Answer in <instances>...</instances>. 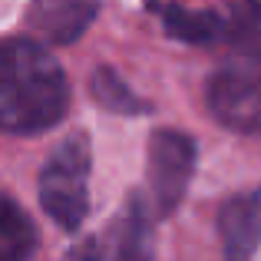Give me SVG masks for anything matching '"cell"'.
Here are the masks:
<instances>
[{"label": "cell", "mask_w": 261, "mask_h": 261, "mask_svg": "<svg viewBox=\"0 0 261 261\" xmlns=\"http://www.w3.org/2000/svg\"><path fill=\"white\" fill-rule=\"evenodd\" d=\"M93 96L106 109H113V113H129V116H133V113H146V109H149L113 70H96L93 73Z\"/></svg>", "instance_id": "obj_10"}, {"label": "cell", "mask_w": 261, "mask_h": 261, "mask_svg": "<svg viewBox=\"0 0 261 261\" xmlns=\"http://www.w3.org/2000/svg\"><path fill=\"white\" fill-rule=\"evenodd\" d=\"M70 106V83L63 66L37 40H0V129L43 133L57 126Z\"/></svg>", "instance_id": "obj_1"}, {"label": "cell", "mask_w": 261, "mask_h": 261, "mask_svg": "<svg viewBox=\"0 0 261 261\" xmlns=\"http://www.w3.org/2000/svg\"><path fill=\"white\" fill-rule=\"evenodd\" d=\"M218 238L225 261H251L261 248V185L238 192L218 212Z\"/></svg>", "instance_id": "obj_5"}, {"label": "cell", "mask_w": 261, "mask_h": 261, "mask_svg": "<svg viewBox=\"0 0 261 261\" xmlns=\"http://www.w3.org/2000/svg\"><path fill=\"white\" fill-rule=\"evenodd\" d=\"M99 13L96 4H80V0H46V4H33L27 10V23L46 37L50 43H73L80 33H86V27L93 23V17Z\"/></svg>", "instance_id": "obj_7"}, {"label": "cell", "mask_w": 261, "mask_h": 261, "mask_svg": "<svg viewBox=\"0 0 261 261\" xmlns=\"http://www.w3.org/2000/svg\"><path fill=\"white\" fill-rule=\"evenodd\" d=\"M152 205L146 195H129L119 218L109 231V251L102 261H152L155 238H152Z\"/></svg>", "instance_id": "obj_6"}, {"label": "cell", "mask_w": 261, "mask_h": 261, "mask_svg": "<svg viewBox=\"0 0 261 261\" xmlns=\"http://www.w3.org/2000/svg\"><path fill=\"white\" fill-rule=\"evenodd\" d=\"M89 136L73 133L50 152L40 172V205L63 231H76L89 215Z\"/></svg>", "instance_id": "obj_2"}, {"label": "cell", "mask_w": 261, "mask_h": 261, "mask_svg": "<svg viewBox=\"0 0 261 261\" xmlns=\"http://www.w3.org/2000/svg\"><path fill=\"white\" fill-rule=\"evenodd\" d=\"M205 99L222 126L261 136V53H238L222 63L212 73Z\"/></svg>", "instance_id": "obj_3"}, {"label": "cell", "mask_w": 261, "mask_h": 261, "mask_svg": "<svg viewBox=\"0 0 261 261\" xmlns=\"http://www.w3.org/2000/svg\"><path fill=\"white\" fill-rule=\"evenodd\" d=\"M66 261H102L99 242H93V238H83V242H80L76 248L66 255Z\"/></svg>", "instance_id": "obj_11"}, {"label": "cell", "mask_w": 261, "mask_h": 261, "mask_svg": "<svg viewBox=\"0 0 261 261\" xmlns=\"http://www.w3.org/2000/svg\"><path fill=\"white\" fill-rule=\"evenodd\" d=\"M198 146L182 129H159L149 139V205L155 218H166L182 205L185 189L195 172Z\"/></svg>", "instance_id": "obj_4"}, {"label": "cell", "mask_w": 261, "mask_h": 261, "mask_svg": "<svg viewBox=\"0 0 261 261\" xmlns=\"http://www.w3.org/2000/svg\"><path fill=\"white\" fill-rule=\"evenodd\" d=\"M37 251V228L30 215L0 192V261H30Z\"/></svg>", "instance_id": "obj_8"}, {"label": "cell", "mask_w": 261, "mask_h": 261, "mask_svg": "<svg viewBox=\"0 0 261 261\" xmlns=\"http://www.w3.org/2000/svg\"><path fill=\"white\" fill-rule=\"evenodd\" d=\"M222 17V40L242 53H261V4H231L218 10Z\"/></svg>", "instance_id": "obj_9"}]
</instances>
